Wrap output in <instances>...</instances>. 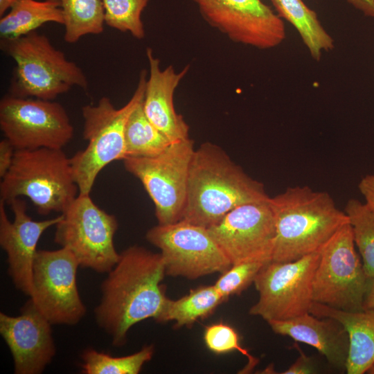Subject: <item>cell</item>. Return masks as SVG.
Here are the masks:
<instances>
[{
	"label": "cell",
	"instance_id": "cell-8",
	"mask_svg": "<svg viewBox=\"0 0 374 374\" xmlns=\"http://www.w3.org/2000/svg\"><path fill=\"white\" fill-rule=\"evenodd\" d=\"M369 280L347 223L320 250L312 283L313 301L341 310H364Z\"/></svg>",
	"mask_w": 374,
	"mask_h": 374
},
{
	"label": "cell",
	"instance_id": "cell-20",
	"mask_svg": "<svg viewBox=\"0 0 374 374\" xmlns=\"http://www.w3.org/2000/svg\"><path fill=\"white\" fill-rule=\"evenodd\" d=\"M309 312L319 317L339 321L349 337V353L346 371L363 374L374 365V309L348 312L312 302Z\"/></svg>",
	"mask_w": 374,
	"mask_h": 374
},
{
	"label": "cell",
	"instance_id": "cell-6",
	"mask_svg": "<svg viewBox=\"0 0 374 374\" xmlns=\"http://www.w3.org/2000/svg\"><path fill=\"white\" fill-rule=\"evenodd\" d=\"M1 48L15 61L11 89L19 97L53 100L77 86L88 87L82 70L36 31L15 39H1Z\"/></svg>",
	"mask_w": 374,
	"mask_h": 374
},
{
	"label": "cell",
	"instance_id": "cell-24",
	"mask_svg": "<svg viewBox=\"0 0 374 374\" xmlns=\"http://www.w3.org/2000/svg\"><path fill=\"white\" fill-rule=\"evenodd\" d=\"M64 26V39L73 44L87 35L103 32L105 11L103 0H59Z\"/></svg>",
	"mask_w": 374,
	"mask_h": 374
},
{
	"label": "cell",
	"instance_id": "cell-29",
	"mask_svg": "<svg viewBox=\"0 0 374 374\" xmlns=\"http://www.w3.org/2000/svg\"><path fill=\"white\" fill-rule=\"evenodd\" d=\"M267 262L269 261L249 260L232 265L222 273L214 286L227 300L230 296L240 294L253 283L256 275Z\"/></svg>",
	"mask_w": 374,
	"mask_h": 374
},
{
	"label": "cell",
	"instance_id": "cell-1",
	"mask_svg": "<svg viewBox=\"0 0 374 374\" xmlns=\"http://www.w3.org/2000/svg\"><path fill=\"white\" fill-rule=\"evenodd\" d=\"M107 274L101 283L95 319L112 345L120 347L126 344L133 326L147 319L157 321L162 313L168 299L161 284L166 268L160 253L133 245L120 253Z\"/></svg>",
	"mask_w": 374,
	"mask_h": 374
},
{
	"label": "cell",
	"instance_id": "cell-13",
	"mask_svg": "<svg viewBox=\"0 0 374 374\" xmlns=\"http://www.w3.org/2000/svg\"><path fill=\"white\" fill-rule=\"evenodd\" d=\"M79 267L75 257L64 247L36 253L30 299L52 325L73 326L86 314L77 285Z\"/></svg>",
	"mask_w": 374,
	"mask_h": 374
},
{
	"label": "cell",
	"instance_id": "cell-16",
	"mask_svg": "<svg viewBox=\"0 0 374 374\" xmlns=\"http://www.w3.org/2000/svg\"><path fill=\"white\" fill-rule=\"evenodd\" d=\"M51 325L30 299L17 316L0 312V334L15 374H40L51 364L56 353Z\"/></svg>",
	"mask_w": 374,
	"mask_h": 374
},
{
	"label": "cell",
	"instance_id": "cell-33",
	"mask_svg": "<svg viewBox=\"0 0 374 374\" xmlns=\"http://www.w3.org/2000/svg\"><path fill=\"white\" fill-rule=\"evenodd\" d=\"M358 188L365 204L374 212V174L364 176L359 182Z\"/></svg>",
	"mask_w": 374,
	"mask_h": 374
},
{
	"label": "cell",
	"instance_id": "cell-25",
	"mask_svg": "<svg viewBox=\"0 0 374 374\" xmlns=\"http://www.w3.org/2000/svg\"><path fill=\"white\" fill-rule=\"evenodd\" d=\"M170 143L148 118L143 109V102L140 103L130 114L125 125V158L154 157Z\"/></svg>",
	"mask_w": 374,
	"mask_h": 374
},
{
	"label": "cell",
	"instance_id": "cell-34",
	"mask_svg": "<svg viewBox=\"0 0 374 374\" xmlns=\"http://www.w3.org/2000/svg\"><path fill=\"white\" fill-rule=\"evenodd\" d=\"M366 15L374 17V0H347Z\"/></svg>",
	"mask_w": 374,
	"mask_h": 374
},
{
	"label": "cell",
	"instance_id": "cell-10",
	"mask_svg": "<svg viewBox=\"0 0 374 374\" xmlns=\"http://www.w3.org/2000/svg\"><path fill=\"white\" fill-rule=\"evenodd\" d=\"M319 256L320 251L293 261L266 262L254 279L259 297L249 313L269 322L309 312Z\"/></svg>",
	"mask_w": 374,
	"mask_h": 374
},
{
	"label": "cell",
	"instance_id": "cell-7",
	"mask_svg": "<svg viewBox=\"0 0 374 374\" xmlns=\"http://www.w3.org/2000/svg\"><path fill=\"white\" fill-rule=\"evenodd\" d=\"M118 226L116 217L99 208L90 194H78L61 213L54 242L70 251L80 267L108 273L120 256L114 242Z\"/></svg>",
	"mask_w": 374,
	"mask_h": 374
},
{
	"label": "cell",
	"instance_id": "cell-32",
	"mask_svg": "<svg viewBox=\"0 0 374 374\" xmlns=\"http://www.w3.org/2000/svg\"><path fill=\"white\" fill-rule=\"evenodd\" d=\"M317 373L316 366L310 357L303 353L283 374H311Z\"/></svg>",
	"mask_w": 374,
	"mask_h": 374
},
{
	"label": "cell",
	"instance_id": "cell-11",
	"mask_svg": "<svg viewBox=\"0 0 374 374\" xmlns=\"http://www.w3.org/2000/svg\"><path fill=\"white\" fill-rule=\"evenodd\" d=\"M0 129L16 150L62 149L74 132L59 103L12 94L0 101Z\"/></svg>",
	"mask_w": 374,
	"mask_h": 374
},
{
	"label": "cell",
	"instance_id": "cell-4",
	"mask_svg": "<svg viewBox=\"0 0 374 374\" xmlns=\"http://www.w3.org/2000/svg\"><path fill=\"white\" fill-rule=\"evenodd\" d=\"M0 184L1 199L9 204L28 197L43 215L62 213L79 194L70 158L62 149L15 150Z\"/></svg>",
	"mask_w": 374,
	"mask_h": 374
},
{
	"label": "cell",
	"instance_id": "cell-22",
	"mask_svg": "<svg viewBox=\"0 0 374 374\" xmlns=\"http://www.w3.org/2000/svg\"><path fill=\"white\" fill-rule=\"evenodd\" d=\"M0 19L1 39H15L35 31L48 22L63 25L59 0H20Z\"/></svg>",
	"mask_w": 374,
	"mask_h": 374
},
{
	"label": "cell",
	"instance_id": "cell-18",
	"mask_svg": "<svg viewBox=\"0 0 374 374\" xmlns=\"http://www.w3.org/2000/svg\"><path fill=\"white\" fill-rule=\"evenodd\" d=\"M149 76L147 78L143 111L150 122L171 142L188 138L189 127L174 106L175 91L188 73L190 65L175 72L172 66L164 70L160 60L154 56L152 50L147 48Z\"/></svg>",
	"mask_w": 374,
	"mask_h": 374
},
{
	"label": "cell",
	"instance_id": "cell-17",
	"mask_svg": "<svg viewBox=\"0 0 374 374\" xmlns=\"http://www.w3.org/2000/svg\"><path fill=\"white\" fill-rule=\"evenodd\" d=\"M5 204L0 199V245L6 253L8 272L15 287L30 297L38 241L46 229L60 220L61 215L45 220H33L27 213L25 201L19 197L10 204L14 215L10 222Z\"/></svg>",
	"mask_w": 374,
	"mask_h": 374
},
{
	"label": "cell",
	"instance_id": "cell-35",
	"mask_svg": "<svg viewBox=\"0 0 374 374\" xmlns=\"http://www.w3.org/2000/svg\"><path fill=\"white\" fill-rule=\"evenodd\" d=\"M364 309H374V278L369 280L364 301Z\"/></svg>",
	"mask_w": 374,
	"mask_h": 374
},
{
	"label": "cell",
	"instance_id": "cell-23",
	"mask_svg": "<svg viewBox=\"0 0 374 374\" xmlns=\"http://www.w3.org/2000/svg\"><path fill=\"white\" fill-rule=\"evenodd\" d=\"M225 301L214 285L202 286L179 299H168L157 321H174L175 328L190 327L197 320L208 317Z\"/></svg>",
	"mask_w": 374,
	"mask_h": 374
},
{
	"label": "cell",
	"instance_id": "cell-2",
	"mask_svg": "<svg viewBox=\"0 0 374 374\" xmlns=\"http://www.w3.org/2000/svg\"><path fill=\"white\" fill-rule=\"evenodd\" d=\"M264 185L249 176L211 142L195 150L181 220L209 228L235 208L269 199Z\"/></svg>",
	"mask_w": 374,
	"mask_h": 374
},
{
	"label": "cell",
	"instance_id": "cell-36",
	"mask_svg": "<svg viewBox=\"0 0 374 374\" xmlns=\"http://www.w3.org/2000/svg\"><path fill=\"white\" fill-rule=\"evenodd\" d=\"M20 0H0V15L2 17L15 3Z\"/></svg>",
	"mask_w": 374,
	"mask_h": 374
},
{
	"label": "cell",
	"instance_id": "cell-27",
	"mask_svg": "<svg viewBox=\"0 0 374 374\" xmlns=\"http://www.w3.org/2000/svg\"><path fill=\"white\" fill-rule=\"evenodd\" d=\"M344 212L348 217L365 274L368 279L374 278V212L365 203L354 198L347 202Z\"/></svg>",
	"mask_w": 374,
	"mask_h": 374
},
{
	"label": "cell",
	"instance_id": "cell-37",
	"mask_svg": "<svg viewBox=\"0 0 374 374\" xmlns=\"http://www.w3.org/2000/svg\"><path fill=\"white\" fill-rule=\"evenodd\" d=\"M368 373L374 374V365L368 371Z\"/></svg>",
	"mask_w": 374,
	"mask_h": 374
},
{
	"label": "cell",
	"instance_id": "cell-26",
	"mask_svg": "<svg viewBox=\"0 0 374 374\" xmlns=\"http://www.w3.org/2000/svg\"><path fill=\"white\" fill-rule=\"evenodd\" d=\"M154 353L153 344L143 346L133 354L113 357L94 348L84 349L81 353L82 373L84 374H138Z\"/></svg>",
	"mask_w": 374,
	"mask_h": 374
},
{
	"label": "cell",
	"instance_id": "cell-12",
	"mask_svg": "<svg viewBox=\"0 0 374 374\" xmlns=\"http://www.w3.org/2000/svg\"><path fill=\"white\" fill-rule=\"evenodd\" d=\"M145 237L160 249L168 276L196 279L222 274L232 265L208 228L183 220L159 224L150 229Z\"/></svg>",
	"mask_w": 374,
	"mask_h": 374
},
{
	"label": "cell",
	"instance_id": "cell-5",
	"mask_svg": "<svg viewBox=\"0 0 374 374\" xmlns=\"http://www.w3.org/2000/svg\"><path fill=\"white\" fill-rule=\"evenodd\" d=\"M146 81L147 72L142 70L133 95L119 109L105 96L96 105L82 107L83 138L87 145L70 158L79 194H90L100 172L110 163L125 159V125L130 114L143 100Z\"/></svg>",
	"mask_w": 374,
	"mask_h": 374
},
{
	"label": "cell",
	"instance_id": "cell-15",
	"mask_svg": "<svg viewBox=\"0 0 374 374\" xmlns=\"http://www.w3.org/2000/svg\"><path fill=\"white\" fill-rule=\"evenodd\" d=\"M269 197L240 205L208 228L231 265L271 260L276 226Z\"/></svg>",
	"mask_w": 374,
	"mask_h": 374
},
{
	"label": "cell",
	"instance_id": "cell-14",
	"mask_svg": "<svg viewBox=\"0 0 374 374\" xmlns=\"http://www.w3.org/2000/svg\"><path fill=\"white\" fill-rule=\"evenodd\" d=\"M203 19L233 42L266 50L286 37L282 19L261 0H192Z\"/></svg>",
	"mask_w": 374,
	"mask_h": 374
},
{
	"label": "cell",
	"instance_id": "cell-19",
	"mask_svg": "<svg viewBox=\"0 0 374 374\" xmlns=\"http://www.w3.org/2000/svg\"><path fill=\"white\" fill-rule=\"evenodd\" d=\"M267 323L276 334L314 347L331 366L346 371L349 337L346 330L337 320L308 312L290 319Z\"/></svg>",
	"mask_w": 374,
	"mask_h": 374
},
{
	"label": "cell",
	"instance_id": "cell-28",
	"mask_svg": "<svg viewBox=\"0 0 374 374\" xmlns=\"http://www.w3.org/2000/svg\"><path fill=\"white\" fill-rule=\"evenodd\" d=\"M150 0H103L105 23L141 39L145 36L141 15Z\"/></svg>",
	"mask_w": 374,
	"mask_h": 374
},
{
	"label": "cell",
	"instance_id": "cell-3",
	"mask_svg": "<svg viewBox=\"0 0 374 374\" xmlns=\"http://www.w3.org/2000/svg\"><path fill=\"white\" fill-rule=\"evenodd\" d=\"M269 201L276 226L274 261H293L320 251L349 222L327 192L307 186L288 187Z\"/></svg>",
	"mask_w": 374,
	"mask_h": 374
},
{
	"label": "cell",
	"instance_id": "cell-31",
	"mask_svg": "<svg viewBox=\"0 0 374 374\" xmlns=\"http://www.w3.org/2000/svg\"><path fill=\"white\" fill-rule=\"evenodd\" d=\"M15 149L6 138L0 141V177L7 173L12 163Z\"/></svg>",
	"mask_w": 374,
	"mask_h": 374
},
{
	"label": "cell",
	"instance_id": "cell-21",
	"mask_svg": "<svg viewBox=\"0 0 374 374\" xmlns=\"http://www.w3.org/2000/svg\"><path fill=\"white\" fill-rule=\"evenodd\" d=\"M277 15L296 30L310 55L320 61L324 52L335 48V40L320 22L317 13L303 0H269Z\"/></svg>",
	"mask_w": 374,
	"mask_h": 374
},
{
	"label": "cell",
	"instance_id": "cell-30",
	"mask_svg": "<svg viewBox=\"0 0 374 374\" xmlns=\"http://www.w3.org/2000/svg\"><path fill=\"white\" fill-rule=\"evenodd\" d=\"M204 340L207 348L216 354L238 350L248 359L245 371H250L258 364V359L252 356L240 344L238 332L231 326L222 322L208 326L204 330Z\"/></svg>",
	"mask_w": 374,
	"mask_h": 374
},
{
	"label": "cell",
	"instance_id": "cell-9",
	"mask_svg": "<svg viewBox=\"0 0 374 374\" xmlns=\"http://www.w3.org/2000/svg\"><path fill=\"white\" fill-rule=\"evenodd\" d=\"M195 150L193 141L187 138L171 143L154 157L123 160L126 170L140 180L152 200L159 224H172L182 217Z\"/></svg>",
	"mask_w": 374,
	"mask_h": 374
}]
</instances>
